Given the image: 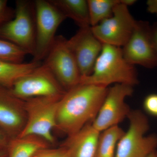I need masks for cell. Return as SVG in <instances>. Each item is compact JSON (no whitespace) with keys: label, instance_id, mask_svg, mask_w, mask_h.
Wrapping results in <instances>:
<instances>
[{"label":"cell","instance_id":"obj_1","mask_svg":"<svg viewBox=\"0 0 157 157\" xmlns=\"http://www.w3.org/2000/svg\"><path fill=\"white\" fill-rule=\"evenodd\" d=\"M108 90L80 83L67 90L59 101L56 128L69 136L80 131L95 118Z\"/></svg>","mask_w":157,"mask_h":157},{"label":"cell","instance_id":"obj_2","mask_svg":"<svg viewBox=\"0 0 157 157\" xmlns=\"http://www.w3.org/2000/svg\"><path fill=\"white\" fill-rule=\"evenodd\" d=\"M80 83L106 87L113 83L133 86L138 83V80L135 66L126 60L122 48L103 44L92 73L89 76H81Z\"/></svg>","mask_w":157,"mask_h":157},{"label":"cell","instance_id":"obj_3","mask_svg":"<svg viewBox=\"0 0 157 157\" xmlns=\"http://www.w3.org/2000/svg\"><path fill=\"white\" fill-rule=\"evenodd\" d=\"M0 39L13 43L33 56L36 30L34 2L17 0L13 19L0 25Z\"/></svg>","mask_w":157,"mask_h":157},{"label":"cell","instance_id":"obj_4","mask_svg":"<svg viewBox=\"0 0 157 157\" xmlns=\"http://www.w3.org/2000/svg\"><path fill=\"white\" fill-rule=\"evenodd\" d=\"M62 97H41L25 100L26 121L17 137L33 135L48 143H53L52 131L56 127L59 101Z\"/></svg>","mask_w":157,"mask_h":157},{"label":"cell","instance_id":"obj_5","mask_svg":"<svg viewBox=\"0 0 157 157\" xmlns=\"http://www.w3.org/2000/svg\"><path fill=\"white\" fill-rule=\"evenodd\" d=\"M127 117L128 129L118 142L115 157H144L155 150L157 135L145 136L149 129L146 115L140 110H131Z\"/></svg>","mask_w":157,"mask_h":157},{"label":"cell","instance_id":"obj_6","mask_svg":"<svg viewBox=\"0 0 157 157\" xmlns=\"http://www.w3.org/2000/svg\"><path fill=\"white\" fill-rule=\"evenodd\" d=\"M36 17V48L33 60L45 59L53 45L56 31L67 17L50 1H34Z\"/></svg>","mask_w":157,"mask_h":157},{"label":"cell","instance_id":"obj_7","mask_svg":"<svg viewBox=\"0 0 157 157\" xmlns=\"http://www.w3.org/2000/svg\"><path fill=\"white\" fill-rule=\"evenodd\" d=\"M9 90L13 95L23 101L41 97H61L67 91L43 63L20 78Z\"/></svg>","mask_w":157,"mask_h":157},{"label":"cell","instance_id":"obj_8","mask_svg":"<svg viewBox=\"0 0 157 157\" xmlns=\"http://www.w3.org/2000/svg\"><path fill=\"white\" fill-rule=\"evenodd\" d=\"M67 40L62 36H56L43 62L66 91L80 83L81 77Z\"/></svg>","mask_w":157,"mask_h":157},{"label":"cell","instance_id":"obj_9","mask_svg":"<svg viewBox=\"0 0 157 157\" xmlns=\"http://www.w3.org/2000/svg\"><path fill=\"white\" fill-rule=\"evenodd\" d=\"M136 21L128 8L120 3L114 8L112 16L91 27L102 44L122 48L132 36Z\"/></svg>","mask_w":157,"mask_h":157},{"label":"cell","instance_id":"obj_10","mask_svg":"<svg viewBox=\"0 0 157 157\" xmlns=\"http://www.w3.org/2000/svg\"><path fill=\"white\" fill-rule=\"evenodd\" d=\"M133 86L116 84L109 88L98 115L92 123L93 126L101 132L118 124L128 117L131 112L125 102L127 97L132 96Z\"/></svg>","mask_w":157,"mask_h":157},{"label":"cell","instance_id":"obj_11","mask_svg":"<svg viewBox=\"0 0 157 157\" xmlns=\"http://www.w3.org/2000/svg\"><path fill=\"white\" fill-rule=\"evenodd\" d=\"M122 51L124 59L132 65L152 69L157 67V57L151 35V25L144 21H137L130 39Z\"/></svg>","mask_w":157,"mask_h":157},{"label":"cell","instance_id":"obj_12","mask_svg":"<svg viewBox=\"0 0 157 157\" xmlns=\"http://www.w3.org/2000/svg\"><path fill=\"white\" fill-rule=\"evenodd\" d=\"M68 45L75 57L81 76H89L101 53L103 44L93 33L91 27L79 28Z\"/></svg>","mask_w":157,"mask_h":157},{"label":"cell","instance_id":"obj_13","mask_svg":"<svg viewBox=\"0 0 157 157\" xmlns=\"http://www.w3.org/2000/svg\"><path fill=\"white\" fill-rule=\"evenodd\" d=\"M26 121L24 101L0 86V128L9 135L17 137Z\"/></svg>","mask_w":157,"mask_h":157},{"label":"cell","instance_id":"obj_14","mask_svg":"<svg viewBox=\"0 0 157 157\" xmlns=\"http://www.w3.org/2000/svg\"><path fill=\"white\" fill-rule=\"evenodd\" d=\"M100 133L92 123L88 124L69 136L64 145L70 149L72 157H95Z\"/></svg>","mask_w":157,"mask_h":157},{"label":"cell","instance_id":"obj_15","mask_svg":"<svg viewBox=\"0 0 157 157\" xmlns=\"http://www.w3.org/2000/svg\"><path fill=\"white\" fill-rule=\"evenodd\" d=\"M67 18L73 20L79 28L91 27L87 1L49 0Z\"/></svg>","mask_w":157,"mask_h":157},{"label":"cell","instance_id":"obj_16","mask_svg":"<svg viewBox=\"0 0 157 157\" xmlns=\"http://www.w3.org/2000/svg\"><path fill=\"white\" fill-rule=\"evenodd\" d=\"M48 144L33 135L14 137L8 145V157H33L39 151L48 147Z\"/></svg>","mask_w":157,"mask_h":157},{"label":"cell","instance_id":"obj_17","mask_svg":"<svg viewBox=\"0 0 157 157\" xmlns=\"http://www.w3.org/2000/svg\"><path fill=\"white\" fill-rule=\"evenodd\" d=\"M42 63L41 62L34 60L16 63L0 60V86L10 89L18 79Z\"/></svg>","mask_w":157,"mask_h":157},{"label":"cell","instance_id":"obj_18","mask_svg":"<svg viewBox=\"0 0 157 157\" xmlns=\"http://www.w3.org/2000/svg\"><path fill=\"white\" fill-rule=\"evenodd\" d=\"M124 133L118 125L101 132L95 157H115L118 142Z\"/></svg>","mask_w":157,"mask_h":157},{"label":"cell","instance_id":"obj_19","mask_svg":"<svg viewBox=\"0 0 157 157\" xmlns=\"http://www.w3.org/2000/svg\"><path fill=\"white\" fill-rule=\"evenodd\" d=\"M91 27L112 16L120 0H87Z\"/></svg>","mask_w":157,"mask_h":157},{"label":"cell","instance_id":"obj_20","mask_svg":"<svg viewBox=\"0 0 157 157\" xmlns=\"http://www.w3.org/2000/svg\"><path fill=\"white\" fill-rule=\"evenodd\" d=\"M28 55L24 51L11 42L0 39V60L21 63Z\"/></svg>","mask_w":157,"mask_h":157},{"label":"cell","instance_id":"obj_21","mask_svg":"<svg viewBox=\"0 0 157 157\" xmlns=\"http://www.w3.org/2000/svg\"><path fill=\"white\" fill-rule=\"evenodd\" d=\"M33 157H72L70 149L63 145L58 148L48 147L39 151Z\"/></svg>","mask_w":157,"mask_h":157},{"label":"cell","instance_id":"obj_22","mask_svg":"<svg viewBox=\"0 0 157 157\" xmlns=\"http://www.w3.org/2000/svg\"><path fill=\"white\" fill-rule=\"evenodd\" d=\"M144 111L151 116L157 117V94L148 95L143 102Z\"/></svg>","mask_w":157,"mask_h":157},{"label":"cell","instance_id":"obj_23","mask_svg":"<svg viewBox=\"0 0 157 157\" xmlns=\"http://www.w3.org/2000/svg\"><path fill=\"white\" fill-rule=\"evenodd\" d=\"M14 10L10 8L7 0H0V25L13 19Z\"/></svg>","mask_w":157,"mask_h":157},{"label":"cell","instance_id":"obj_24","mask_svg":"<svg viewBox=\"0 0 157 157\" xmlns=\"http://www.w3.org/2000/svg\"><path fill=\"white\" fill-rule=\"evenodd\" d=\"M151 35L153 44L157 57V22L151 25Z\"/></svg>","mask_w":157,"mask_h":157},{"label":"cell","instance_id":"obj_25","mask_svg":"<svg viewBox=\"0 0 157 157\" xmlns=\"http://www.w3.org/2000/svg\"><path fill=\"white\" fill-rule=\"evenodd\" d=\"M147 7L149 13L157 15V0H148L147 2Z\"/></svg>","mask_w":157,"mask_h":157},{"label":"cell","instance_id":"obj_26","mask_svg":"<svg viewBox=\"0 0 157 157\" xmlns=\"http://www.w3.org/2000/svg\"><path fill=\"white\" fill-rule=\"evenodd\" d=\"M9 143L6 135L0 129V150H5L8 147Z\"/></svg>","mask_w":157,"mask_h":157},{"label":"cell","instance_id":"obj_27","mask_svg":"<svg viewBox=\"0 0 157 157\" xmlns=\"http://www.w3.org/2000/svg\"><path fill=\"white\" fill-rule=\"evenodd\" d=\"M137 1L136 0H120V3L127 7L134 5Z\"/></svg>","mask_w":157,"mask_h":157},{"label":"cell","instance_id":"obj_28","mask_svg":"<svg viewBox=\"0 0 157 157\" xmlns=\"http://www.w3.org/2000/svg\"><path fill=\"white\" fill-rule=\"evenodd\" d=\"M144 157H157V152L155 150L154 151Z\"/></svg>","mask_w":157,"mask_h":157},{"label":"cell","instance_id":"obj_29","mask_svg":"<svg viewBox=\"0 0 157 157\" xmlns=\"http://www.w3.org/2000/svg\"><path fill=\"white\" fill-rule=\"evenodd\" d=\"M7 156V153L5 150H0V157H6Z\"/></svg>","mask_w":157,"mask_h":157}]
</instances>
